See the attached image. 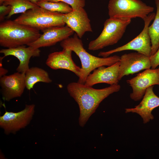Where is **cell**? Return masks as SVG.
Segmentation results:
<instances>
[{
    "label": "cell",
    "instance_id": "1",
    "mask_svg": "<svg viewBox=\"0 0 159 159\" xmlns=\"http://www.w3.org/2000/svg\"><path fill=\"white\" fill-rule=\"evenodd\" d=\"M67 88L70 95L78 105L79 123L83 127L100 103L110 95L119 91L121 87L117 84L101 89H96L77 82L69 83Z\"/></svg>",
    "mask_w": 159,
    "mask_h": 159
},
{
    "label": "cell",
    "instance_id": "2",
    "mask_svg": "<svg viewBox=\"0 0 159 159\" xmlns=\"http://www.w3.org/2000/svg\"><path fill=\"white\" fill-rule=\"evenodd\" d=\"M76 34L61 42L63 49H67L74 52L78 57L81 64V70L77 82L84 84L88 76L91 72L102 66H110L120 61V57L115 55L100 58L93 55L84 48L82 42Z\"/></svg>",
    "mask_w": 159,
    "mask_h": 159
},
{
    "label": "cell",
    "instance_id": "3",
    "mask_svg": "<svg viewBox=\"0 0 159 159\" xmlns=\"http://www.w3.org/2000/svg\"><path fill=\"white\" fill-rule=\"evenodd\" d=\"M39 30L14 20H8L0 24V45L7 48L27 45L40 36Z\"/></svg>",
    "mask_w": 159,
    "mask_h": 159
},
{
    "label": "cell",
    "instance_id": "4",
    "mask_svg": "<svg viewBox=\"0 0 159 159\" xmlns=\"http://www.w3.org/2000/svg\"><path fill=\"white\" fill-rule=\"evenodd\" d=\"M64 14L49 11L38 6L22 13L14 20L42 31L52 27L64 26Z\"/></svg>",
    "mask_w": 159,
    "mask_h": 159
},
{
    "label": "cell",
    "instance_id": "5",
    "mask_svg": "<svg viewBox=\"0 0 159 159\" xmlns=\"http://www.w3.org/2000/svg\"><path fill=\"white\" fill-rule=\"evenodd\" d=\"M131 19L110 18L106 19L99 36L89 44L88 49L95 51L117 43L122 38Z\"/></svg>",
    "mask_w": 159,
    "mask_h": 159
},
{
    "label": "cell",
    "instance_id": "6",
    "mask_svg": "<svg viewBox=\"0 0 159 159\" xmlns=\"http://www.w3.org/2000/svg\"><path fill=\"white\" fill-rule=\"evenodd\" d=\"M108 9L110 18L131 19L138 17L143 20L154 10L140 0H110Z\"/></svg>",
    "mask_w": 159,
    "mask_h": 159
},
{
    "label": "cell",
    "instance_id": "7",
    "mask_svg": "<svg viewBox=\"0 0 159 159\" xmlns=\"http://www.w3.org/2000/svg\"><path fill=\"white\" fill-rule=\"evenodd\" d=\"M155 13L149 14L143 20L144 28L140 34L126 44L106 52H100L98 55L103 57H109L116 52L127 50H133L150 57L152 47L150 39L148 33V27L155 17Z\"/></svg>",
    "mask_w": 159,
    "mask_h": 159
},
{
    "label": "cell",
    "instance_id": "8",
    "mask_svg": "<svg viewBox=\"0 0 159 159\" xmlns=\"http://www.w3.org/2000/svg\"><path fill=\"white\" fill-rule=\"evenodd\" d=\"M35 105H26L22 110L16 112L6 111L0 117V127L6 135L16 134L24 128L32 120L35 112Z\"/></svg>",
    "mask_w": 159,
    "mask_h": 159
},
{
    "label": "cell",
    "instance_id": "9",
    "mask_svg": "<svg viewBox=\"0 0 159 159\" xmlns=\"http://www.w3.org/2000/svg\"><path fill=\"white\" fill-rule=\"evenodd\" d=\"M127 82L132 90L130 94L131 99L135 101H140L148 87L155 85H159V68L145 69L127 80Z\"/></svg>",
    "mask_w": 159,
    "mask_h": 159
},
{
    "label": "cell",
    "instance_id": "10",
    "mask_svg": "<svg viewBox=\"0 0 159 159\" xmlns=\"http://www.w3.org/2000/svg\"><path fill=\"white\" fill-rule=\"evenodd\" d=\"M118 79L142 70L150 69V57L138 52L125 54L120 57Z\"/></svg>",
    "mask_w": 159,
    "mask_h": 159
},
{
    "label": "cell",
    "instance_id": "11",
    "mask_svg": "<svg viewBox=\"0 0 159 159\" xmlns=\"http://www.w3.org/2000/svg\"><path fill=\"white\" fill-rule=\"evenodd\" d=\"M25 74L18 72L0 77V85L3 99L9 101L20 97L26 87Z\"/></svg>",
    "mask_w": 159,
    "mask_h": 159
},
{
    "label": "cell",
    "instance_id": "12",
    "mask_svg": "<svg viewBox=\"0 0 159 159\" xmlns=\"http://www.w3.org/2000/svg\"><path fill=\"white\" fill-rule=\"evenodd\" d=\"M42 31L37 40L27 46L35 48L51 46L69 37L74 32L66 25L49 27Z\"/></svg>",
    "mask_w": 159,
    "mask_h": 159
},
{
    "label": "cell",
    "instance_id": "13",
    "mask_svg": "<svg viewBox=\"0 0 159 159\" xmlns=\"http://www.w3.org/2000/svg\"><path fill=\"white\" fill-rule=\"evenodd\" d=\"M63 21L80 38L85 32H92L90 20L83 7L73 10L69 13L65 14Z\"/></svg>",
    "mask_w": 159,
    "mask_h": 159
},
{
    "label": "cell",
    "instance_id": "14",
    "mask_svg": "<svg viewBox=\"0 0 159 159\" xmlns=\"http://www.w3.org/2000/svg\"><path fill=\"white\" fill-rule=\"evenodd\" d=\"M153 87V86L148 87L139 104L134 108L125 109V113L132 112L138 114L142 118L144 124L153 120L154 117L152 112L159 106V97L154 93Z\"/></svg>",
    "mask_w": 159,
    "mask_h": 159
},
{
    "label": "cell",
    "instance_id": "15",
    "mask_svg": "<svg viewBox=\"0 0 159 159\" xmlns=\"http://www.w3.org/2000/svg\"><path fill=\"white\" fill-rule=\"evenodd\" d=\"M120 62L105 67H99L94 69L87 77L84 84L92 87L100 83H105L110 85L118 84Z\"/></svg>",
    "mask_w": 159,
    "mask_h": 159
},
{
    "label": "cell",
    "instance_id": "16",
    "mask_svg": "<svg viewBox=\"0 0 159 159\" xmlns=\"http://www.w3.org/2000/svg\"><path fill=\"white\" fill-rule=\"evenodd\" d=\"M72 52L69 49H63L61 51L50 53L48 56L46 64L53 69H62L70 71L79 77L81 68L77 65L73 61L72 56Z\"/></svg>",
    "mask_w": 159,
    "mask_h": 159
},
{
    "label": "cell",
    "instance_id": "17",
    "mask_svg": "<svg viewBox=\"0 0 159 159\" xmlns=\"http://www.w3.org/2000/svg\"><path fill=\"white\" fill-rule=\"evenodd\" d=\"M27 46L26 47L24 45L14 48L2 49L0 53L3 54L4 57L8 56L16 57L19 61L16 71L25 74L29 68V63L31 58L39 56L41 52L39 48Z\"/></svg>",
    "mask_w": 159,
    "mask_h": 159
},
{
    "label": "cell",
    "instance_id": "18",
    "mask_svg": "<svg viewBox=\"0 0 159 159\" xmlns=\"http://www.w3.org/2000/svg\"><path fill=\"white\" fill-rule=\"evenodd\" d=\"M25 80L26 87L29 90L38 82L50 83L52 81L47 71L37 67L29 68L25 73Z\"/></svg>",
    "mask_w": 159,
    "mask_h": 159
},
{
    "label": "cell",
    "instance_id": "19",
    "mask_svg": "<svg viewBox=\"0 0 159 159\" xmlns=\"http://www.w3.org/2000/svg\"><path fill=\"white\" fill-rule=\"evenodd\" d=\"M155 2L156 7L155 16L148 29L151 44V56L156 52L159 47V0H155Z\"/></svg>",
    "mask_w": 159,
    "mask_h": 159
},
{
    "label": "cell",
    "instance_id": "20",
    "mask_svg": "<svg viewBox=\"0 0 159 159\" xmlns=\"http://www.w3.org/2000/svg\"><path fill=\"white\" fill-rule=\"evenodd\" d=\"M2 4L11 6V11L7 16L8 18L14 14L23 13L38 6L29 0H5Z\"/></svg>",
    "mask_w": 159,
    "mask_h": 159
},
{
    "label": "cell",
    "instance_id": "21",
    "mask_svg": "<svg viewBox=\"0 0 159 159\" xmlns=\"http://www.w3.org/2000/svg\"><path fill=\"white\" fill-rule=\"evenodd\" d=\"M37 5L49 11L63 14L68 13L73 10L69 5L62 2H54L40 0Z\"/></svg>",
    "mask_w": 159,
    "mask_h": 159
},
{
    "label": "cell",
    "instance_id": "22",
    "mask_svg": "<svg viewBox=\"0 0 159 159\" xmlns=\"http://www.w3.org/2000/svg\"><path fill=\"white\" fill-rule=\"evenodd\" d=\"M51 2H62L66 3L73 9L75 10L80 7H84L85 5V0H43Z\"/></svg>",
    "mask_w": 159,
    "mask_h": 159
},
{
    "label": "cell",
    "instance_id": "23",
    "mask_svg": "<svg viewBox=\"0 0 159 159\" xmlns=\"http://www.w3.org/2000/svg\"><path fill=\"white\" fill-rule=\"evenodd\" d=\"M152 69H155L159 65V47L156 52L150 57Z\"/></svg>",
    "mask_w": 159,
    "mask_h": 159
},
{
    "label": "cell",
    "instance_id": "24",
    "mask_svg": "<svg viewBox=\"0 0 159 159\" xmlns=\"http://www.w3.org/2000/svg\"><path fill=\"white\" fill-rule=\"evenodd\" d=\"M11 10V6L9 5H1L0 6V20L2 21L5 16L9 14Z\"/></svg>",
    "mask_w": 159,
    "mask_h": 159
},
{
    "label": "cell",
    "instance_id": "25",
    "mask_svg": "<svg viewBox=\"0 0 159 159\" xmlns=\"http://www.w3.org/2000/svg\"><path fill=\"white\" fill-rule=\"evenodd\" d=\"M4 57H0V77L4 76L7 73L8 70L3 68L2 66V61Z\"/></svg>",
    "mask_w": 159,
    "mask_h": 159
},
{
    "label": "cell",
    "instance_id": "26",
    "mask_svg": "<svg viewBox=\"0 0 159 159\" xmlns=\"http://www.w3.org/2000/svg\"><path fill=\"white\" fill-rule=\"evenodd\" d=\"M33 3L37 4L40 0H29Z\"/></svg>",
    "mask_w": 159,
    "mask_h": 159
},
{
    "label": "cell",
    "instance_id": "27",
    "mask_svg": "<svg viewBox=\"0 0 159 159\" xmlns=\"http://www.w3.org/2000/svg\"><path fill=\"white\" fill-rule=\"evenodd\" d=\"M5 0H0V4L1 5Z\"/></svg>",
    "mask_w": 159,
    "mask_h": 159
}]
</instances>
